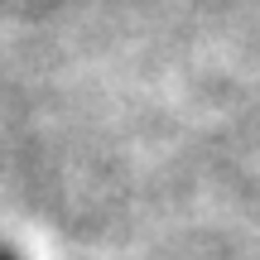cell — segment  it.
Instances as JSON below:
<instances>
[{
	"mask_svg": "<svg viewBox=\"0 0 260 260\" xmlns=\"http://www.w3.org/2000/svg\"><path fill=\"white\" fill-rule=\"evenodd\" d=\"M0 260H19L15 251H10V246H0Z\"/></svg>",
	"mask_w": 260,
	"mask_h": 260,
	"instance_id": "6da1fadb",
	"label": "cell"
}]
</instances>
